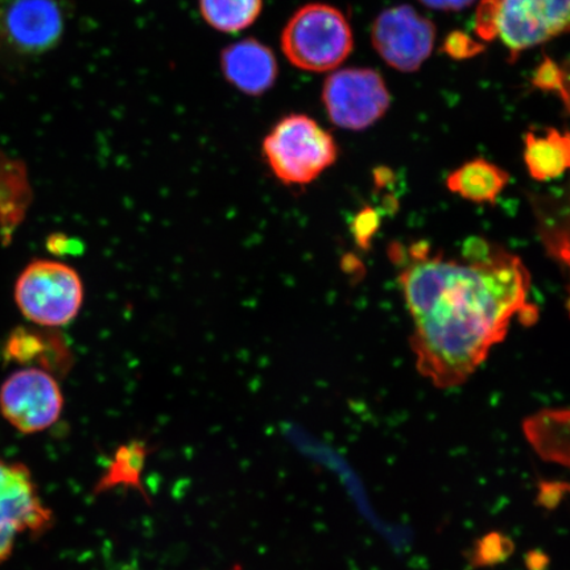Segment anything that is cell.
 <instances>
[{
    "label": "cell",
    "mask_w": 570,
    "mask_h": 570,
    "mask_svg": "<svg viewBox=\"0 0 570 570\" xmlns=\"http://www.w3.org/2000/svg\"><path fill=\"white\" fill-rule=\"evenodd\" d=\"M390 254L412 320L416 367L438 389L465 383L512 321L538 318L529 269L502 246L470 238L459 256H446L416 242L392 245Z\"/></svg>",
    "instance_id": "cell-1"
},
{
    "label": "cell",
    "mask_w": 570,
    "mask_h": 570,
    "mask_svg": "<svg viewBox=\"0 0 570 570\" xmlns=\"http://www.w3.org/2000/svg\"><path fill=\"white\" fill-rule=\"evenodd\" d=\"M475 20L483 40L499 39L517 57L570 32V0H483Z\"/></svg>",
    "instance_id": "cell-2"
},
{
    "label": "cell",
    "mask_w": 570,
    "mask_h": 570,
    "mask_svg": "<svg viewBox=\"0 0 570 570\" xmlns=\"http://www.w3.org/2000/svg\"><path fill=\"white\" fill-rule=\"evenodd\" d=\"M263 156L277 180L308 185L337 160L338 147L330 131L305 114H289L263 140Z\"/></svg>",
    "instance_id": "cell-3"
},
{
    "label": "cell",
    "mask_w": 570,
    "mask_h": 570,
    "mask_svg": "<svg viewBox=\"0 0 570 570\" xmlns=\"http://www.w3.org/2000/svg\"><path fill=\"white\" fill-rule=\"evenodd\" d=\"M282 51L292 66L313 73L337 69L353 52L351 23L336 7L309 3L285 24Z\"/></svg>",
    "instance_id": "cell-4"
},
{
    "label": "cell",
    "mask_w": 570,
    "mask_h": 570,
    "mask_svg": "<svg viewBox=\"0 0 570 570\" xmlns=\"http://www.w3.org/2000/svg\"><path fill=\"white\" fill-rule=\"evenodd\" d=\"M13 298L32 325L56 330L80 313L83 284L77 271L66 263L35 259L18 276Z\"/></svg>",
    "instance_id": "cell-5"
},
{
    "label": "cell",
    "mask_w": 570,
    "mask_h": 570,
    "mask_svg": "<svg viewBox=\"0 0 570 570\" xmlns=\"http://www.w3.org/2000/svg\"><path fill=\"white\" fill-rule=\"evenodd\" d=\"M66 24L59 0H0V63L19 68L55 51Z\"/></svg>",
    "instance_id": "cell-6"
},
{
    "label": "cell",
    "mask_w": 570,
    "mask_h": 570,
    "mask_svg": "<svg viewBox=\"0 0 570 570\" xmlns=\"http://www.w3.org/2000/svg\"><path fill=\"white\" fill-rule=\"evenodd\" d=\"M52 527L53 512L31 470L0 458V566L11 558L21 534L41 537Z\"/></svg>",
    "instance_id": "cell-7"
},
{
    "label": "cell",
    "mask_w": 570,
    "mask_h": 570,
    "mask_svg": "<svg viewBox=\"0 0 570 570\" xmlns=\"http://www.w3.org/2000/svg\"><path fill=\"white\" fill-rule=\"evenodd\" d=\"M63 404L57 377L38 367L17 370L0 386V415L23 434L49 430L59 422Z\"/></svg>",
    "instance_id": "cell-8"
},
{
    "label": "cell",
    "mask_w": 570,
    "mask_h": 570,
    "mask_svg": "<svg viewBox=\"0 0 570 570\" xmlns=\"http://www.w3.org/2000/svg\"><path fill=\"white\" fill-rule=\"evenodd\" d=\"M323 104L334 125L361 131L387 112L391 97L386 82L376 70L346 68L326 78Z\"/></svg>",
    "instance_id": "cell-9"
},
{
    "label": "cell",
    "mask_w": 570,
    "mask_h": 570,
    "mask_svg": "<svg viewBox=\"0 0 570 570\" xmlns=\"http://www.w3.org/2000/svg\"><path fill=\"white\" fill-rule=\"evenodd\" d=\"M373 47L382 60L403 73H412L431 56L436 27L407 4L391 7L372 27Z\"/></svg>",
    "instance_id": "cell-10"
},
{
    "label": "cell",
    "mask_w": 570,
    "mask_h": 570,
    "mask_svg": "<svg viewBox=\"0 0 570 570\" xmlns=\"http://www.w3.org/2000/svg\"><path fill=\"white\" fill-rule=\"evenodd\" d=\"M220 69L235 89L249 97L265 95L279 75L274 52L253 38L226 47L220 53Z\"/></svg>",
    "instance_id": "cell-11"
},
{
    "label": "cell",
    "mask_w": 570,
    "mask_h": 570,
    "mask_svg": "<svg viewBox=\"0 0 570 570\" xmlns=\"http://www.w3.org/2000/svg\"><path fill=\"white\" fill-rule=\"evenodd\" d=\"M4 358L23 367H38L52 375L68 372L71 356L66 342L51 327L19 326L6 340Z\"/></svg>",
    "instance_id": "cell-12"
},
{
    "label": "cell",
    "mask_w": 570,
    "mask_h": 570,
    "mask_svg": "<svg viewBox=\"0 0 570 570\" xmlns=\"http://www.w3.org/2000/svg\"><path fill=\"white\" fill-rule=\"evenodd\" d=\"M32 202L26 164L0 151V240L9 242Z\"/></svg>",
    "instance_id": "cell-13"
},
{
    "label": "cell",
    "mask_w": 570,
    "mask_h": 570,
    "mask_svg": "<svg viewBox=\"0 0 570 570\" xmlns=\"http://www.w3.org/2000/svg\"><path fill=\"white\" fill-rule=\"evenodd\" d=\"M524 163L534 180L547 181L570 170V132L548 128L544 135L524 138Z\"/></svg>",
    "instance_id": "cell-14"
},
{
    "label": "cell",
    "mask_w": 570,
    "mask_h": 570,
    "mask_svg": "<svg viewBox=\"0 0 570 570\" xmlns=\"http://www.w3.org/2000/svg\"><path fill=\"white\" fill-rule=\"evenodd\" d=\"M510 176L484 159H474L453 170L446 178L449 190L475 204H495Z\"/></svg>",
    "instance_id": "cell-15"
},
{
    "label": "cell",
    "mask_w": 570,
    "mask_h": 570,
    "mask_svg": "<svg viewBox=\"0 0 570 570\" xmlns=\"http://www.w3.org/2000/svg\"><path fill=\"white\" fill-rule=\"evenodd\" d=\"M149 458V446L146 441L132 440L130 443L120 445L114 453L106 472L99 479L95 488V494L107 493L112 489L124 487L139 491L147 503L149 497L142 488L141 475Z\"/></svg>",
    "instance_id": "cell-16"
},
{
    "label": "cell",
    "mask_w": 570,
    "mask_h": 570,
    "mask_svg": "<svg viewBox=\"0 0 570 570\" xmlns=\"http://www.w3.org/2000/svg\"><path fill=\"white\" fill-rule=\"evenodd\" d=\"M206 23L224 33L247 30L258 20L263 0H198Z\"/></svg>",
    "instance_id": "cell-17"
},
{
    "label": "cell",
    "mask_w": 570,
    "mask_h": 570,
    "mask_svg": "<svg viewBox=\"0 0 570 570\" xmlns=\"http://www.w3.org/2000/svg\"><path fill=\"white\" fill-rule=\"evenodd\" d=\"M540 232L550 253L568 268L570 275V217L568 214L561 219L554 214H548L541 219Z\"/></svg>",
    "instance_id": "cell-18"
},
{
    "label": "cell",
    "mask_w": 570,
    "mask_h": 570,
    "mask_svg": "<svg viewBox=\"0 0 570 570\" xmlns=\"http://www.w3.org/2000/svg\"><path fill=\"white\" fill-rule=\"evenodd\" d=\"M512 552H514L512 541L502 533L493 532L475 544L470 560L474 567H490L508 560Z\"/></svg>",
    "instance_id": "cell-19"
},
{
    "label": "cell",
    "mask_w": 570,
    "mask_h": 570,
    "mask_svg": "<svg viewBox=\"0 0 570 570\" xmlns=\"http://www.w3.org/2000/svg\"><path fill=\"white\" fill-rule=\"evenodd\" d=\"M377 214L372 209L363 210L354 220L353 232L356 242L363 247L367 246L370 239L377 229Z\"/></svg>",
    "instance_id": "cell-20"
},
{
    "label": "cell",
    "mask_w": 570,
    "mask_h": 570,
    "mask_svg": "<svg viewBox=\"0 0 570 570\" xmlns=\"http://www.w3.org/2000/svg\"><path fill=\"white\" fill-rule=\"evenodd\" d=\"M481 49L482 47L476 46V42L469 36L460 32L449 36L445 42V51L455 59H466V57L476 55Z\"/></svg>",
    "instance_id": "cell-21"
},
{
    "label": "cell",
    "mask_w": 570,
    "mask_h": 570,
    "mask_svg": "<svg viewBox=\"0 0 570 570\" xmlns=\"http://www.w3.org/2000/svg\"><path fill=\"white\" fill-rule=\"evenodd\" d=\"M428 9L438 11H461L474 3V0H419Z\"/></svg>",
    "instance_id": "cell-22"
},
{
    "label": "cell",
    "mask_w": 570,
    "mask_h": 570,
    "mask_svg": "<svg viewBox=\"0 0 570 570\" xmlns=\"http://www.w3.org/2000/svg\"><path fill=\"white\" fill-rule=\"evenodd\" d=\"M554 92L561 97L562 102L570 111V63L566 67L559 68L558 82H556Z\"/></svg>",
    "instance_id": "cell-23"
},
{
    "label": "cell",
    "mask_w": 570,
    "mask_h": 570,
    "mask_svg": "<svg viewBox=\"0 0 570 570\" xmlns=\"http://www.w3.org/2000/svg\"><path fill=\"white\" fill-rule=\"evenodd\" d=\"M75 242L68 239L66 235L55 234L47 240V247L49 252L52 254H67L69 252V247L73 246Z\"/></svg>",
    "instance_id": "cell-24"
}]
</instances>
